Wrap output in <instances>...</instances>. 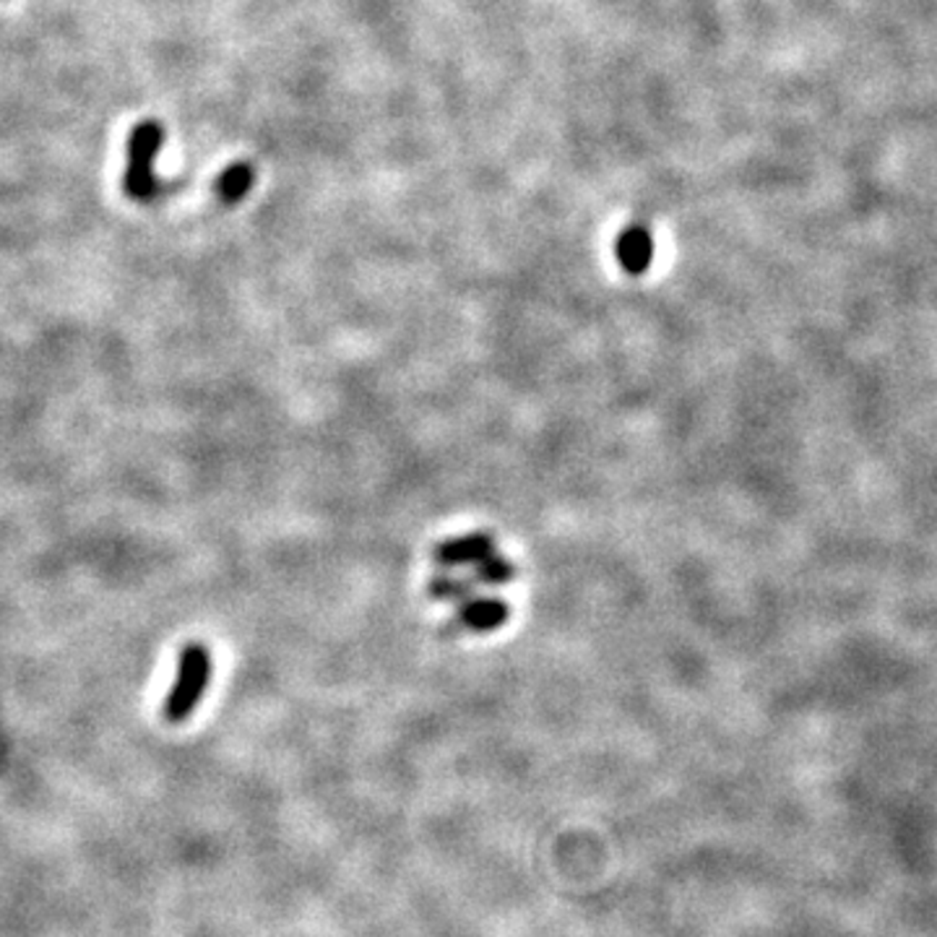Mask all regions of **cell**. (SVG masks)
<instances>
[{
	"mask_svg": "<svg viewBox=\"0 0 937 937\" xmlns=\"http://www.w3.org/2000/svg\"><path fill=\"white\" fill-rule=\"evenodd\" d=\"M165 128L157 120H141L128 139V167L123 175V188L133 201H151L159 193V180L154 162L162 151Z\"/></svg>",
	"mask_w": 937,
	"mask_h": 937,
	"instance_id": "6da1fadb",
	"label": "cell"
},
{
	"mask_svg": "<svg viewBox=\"0 0 937 937\" xmlns=\"http://www.w3.org/2000/svg\"><path fill=\"white\" fill-rule=\"evenodd\" d=\"M211 675V657L209 651L203 649L201 644H190L180 657V672L178 682L170 692V698L165 700V716L170 721H182L188 719L190 711H193L198 698L203 696L206 682H209Z\"/></svg>",
	"mask_w": 937,
	"mask_h": 937,
	"instance_id": "7a4b0ae2",
	"label": "cell"
},
{
	"mask_svg": "<svg viewBox=\"0 0 937 937\" xmlns=\"http://www.w3.org/2000/svg\"><path fill=\"white\" fill-rule=\"evenodd\" d=\"M615 256L617 263H620L630 277H644L654 261V238L649 227L630 225L628 230H622L620 238H617Z\"/></svg>",
	"mask_w": 937,
	"mask_h": 937,
	"instance_id": "3957f363",
	"label": "cell"
},
{
	"mask_svg": "<svg viewBox=\"0 0 937 937\" xmlns=\"http://www.w3.org/2000/svg\"><path fill=\"white\" fill-rule=\"evenodd\" d=\"M495 552V545L492 539L487 535H469V537H461V539H451V542L440 545L436 558L440 566L446 568H456V566H469V562H477L485 560L487 555Z\"/></svg>",
	"mask_w": 937,
	"mask_h": 937,
	"instance_id": "277c9868",
	"label": "cell"
},
{
	"mask_svg": "<svg viewBox=\"0 0 937 937\" xmlns=\"http://www.w3.org/2000/svg\"><path fill=\"white\" fill-rule=\"evenodd\" d=\"M461 622L467 625L469 630H479V634H487V630L500 628L508 617V605L502 599H471L461 605Z\"/></svg>",
	"mask_w": 937,
	"mask_h": 937,
	"instance_id": "5b68a950",
	"label": "cell"
},
{
	"mask_svg": "<svg viewBox=\"0 0 937 937\" xmlns=\"http://www.w3.org/2000/svg\"><path fill=\"white\" fill-rule=\"evenodd\" d=\"M256 182V170L253 165L248 162H235L227 167V170L219 175V182H217V193L222 198L225 203H240L242 198L250 193V188H253Z\"/></svg>",
	"mask_w": 937,
	"mask_h": 937,
	"instance_id": "8992f818",
	"label": "cell"
},
{
	"mask_svg": "<svg viewBox=\"0 0 937 937\" xmlns=\"http://www.w3.org/2000/svg\"><path fill=\"white\" fill-rule=\"evenodd\" d=\"M514 566L506 558H500L498 552L487 555L485 560L477 562V581H482L487 586H502L508 584L510 578H514Z\"/></svg>",
	"mask_w": 937,
	"mask_h": 937,
	"instance_id": "52a82bcc",
	"label": "cell"
},
{
	"mask_svg": "<svg viewBox=\"0 0 937 937\" xmlns=\"http://www.w3.org/2000/svg\"><path fill=\"white\" fill-rule=\"evenodd\" d=\"M475 584L463 581V578H451V576H438L432 578L430 594L438 599H451V601H467Z\"/></svg>",
	"mask_w": 937,
	"mask_h": 937,
	"instance_id": "ba28073f",
	"label": "cell"
}]
</instances>
